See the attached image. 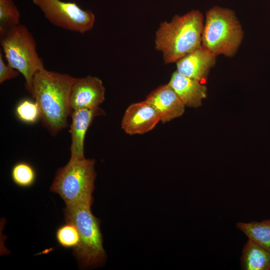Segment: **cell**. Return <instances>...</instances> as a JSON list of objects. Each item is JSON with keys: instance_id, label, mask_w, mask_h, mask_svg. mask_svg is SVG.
Here are the masks:
<instances>
[{"instance_id": "4fadbf2b", "label": "cell", "mask_w": 270, "mask_h": 270, "mask_svg": "<svg viewBox=\"0 0 270 270\" xmlns=\"http://www.w3.org/2000/svg\"><path fill=\"white\" fill-rule=\"evenodd\" d=\"M168 84L173 88L186 106L198 108L207 96V88L200 82L184 76L177 70L172 74Z\"/></svg>"}, {"instance_id": "ac0fdd59", "label": "cell", "mask_w": 270, "mask_h": 270, "mask_svg": "<svg viewBox=\"0 0 270 270\" xmlns=\"http://www.w3.org/2000/svg\"><path fill=\"white\" fill-rule=\"evenodd\" d=\"M58 244L66 248L75 250L79 245L80 238L78 230L72 223L66 222L59 226L56 232Z\"/></svg>"}, {"instance_id": "5b68a950", "label": "cell", "mask_w": 270, "mask_h": 270, "mask_svg": "<svg viewBox=\"0 0 270 270\" xmlns=\"http://www.w3.org/2000/svg\"><path fill=\"white\" fill-rule=\"evenodd\" d=\"M0 38L8 64L24 76L26 88L30 94L34 76L45 69L34 36L25 26L19 24L0 34Z\"/></svg>"}, {"instance_id": "8992f818", "label": "cell", "mask_w": 270, "mask_h": 270, "mask_svg": "<svg viewBox=\"0 0 270 270\" xmlns=\"http://www.w3.org/2000/svg\"><path fill=\"white\" fill-rule=\"evenodd\" d=\"M94 159H70L66 164L60 168L50 190L58 194L66 206L93 200L96 172Z\"/></svg>"}, {"instance_id": "3957f363", "label": "cell", "mask_w": 270, "mask_h": 270, "mask_svg": "<svg viewBox=\"0 0 270 270\" xmlns=\"http://www.w3.org/2000/svg\"><path fill=\"white\" fill-rule=\"evenodd\" d=\"M92 202L93 200L81 202L66 206L64 209L66 222L73 224L78 230L80 244L73 251L77 260L84 266H98L106 258L100 220L93 215L90 209Z\"/></svg>"}, {"instance_id": "7a4b0ae2", "label": "cell", "mask_w": 270, "mask_h": 270, "mask_svg": "<svg viewBox=\"0 0 270 270\" xmlns=\"http://www.w3.org/2000/svg\"><path fill=\"white\" fill-rule=\"evenodd\" d=\"M204 16L193 10L160 23L156 34L155 49L162 52L166 64L178 60L202 45Z\"/></svg>"}, {"instance_id": "7c38bea8", "label": "cell", "mask_w": 270, "mask_h": 270, "mask_svg": "<svg viewBox=\"0 0 270 270\" xmlns=\"http://www.w3.org/2000/svg\"><path fill=\"white\" fill-rule=\"evenodd\" d=\"M104 110L99 107L73 110L69 132L71 134L70 159L82 160L84 156V140L88 128L94 118L102 115Z\"/></svg>"}, {"instance_id": "6da1fadb", "label": "cell", "mask_w": 270, "mask_h": 270, "mask_svg": "<svg viewBox=\"0 0 270 270\" xmlns=\"http://www.w3.org/2000/svg\"><path fill=\"white\" fill-rule=\"evenodd\" d=\"M76 78L46 69L33 78L30 94L39 106L43 125L52 135L68 126L67 118L72 112L70 93Z\"/></svg>"}, {"instance_id": "8fae6325", "label": "cell", "mask_w": 270, "mask_h": 270, "mask_svg": "<svg viewBox=\"0 0 270 270\" xmlns=\"http://www.w3.org/2000/svg\"><path fill=\"white\" fill-rule=\"evenodd\" d=\"M216 56L202 44L176 62V70L200 82L205 80L216 63Z\"/></svg>"}, {"instance_id": "5bb4252c", "label": "cell", "mask_w": 270, "mask_h": 270, "mask_svg": "<svg viewBox=\"0 0 270 270\" xmlns=\"http://www.w3.org/2000/svg\"><path fill=\"white\" fill-rule=\"evenodd\" d=\"M240 258L244 270H270V252L248 238Z\"/></svg>"}, {"instance_id": "9a60e30c", "label": "cell", "mask_w": 270, "mask_h": 270, "mask_svg": "<svg viewBox=\"0 0 270 270\" xmlns=\"http://www.w3.org/2000/svg\"><path fill=\"white\" fill-rule=\"evenodd\" d=\"M236 226L248 238L270 252V219L260 222H238Z\"/></svg>"}, {"instance_id": "ffe728a7", "label": "cell", "mask_w": 270, "mask_h": 270, "mask_svg": "<svg viewBox=\"0 0 270 270\" xmlns=\"http://www.w3.org/2000/svg\"><path fill=\"white\" fill-rule=\"evenodd\" d=\"M18 71L4 62L2 52H0V83L14 78L18 76Z\"/></svg>"}, {"instance_id": "e0dca14e", "label": "cell", "mask_w": 270, "mask_h": 270, "mask_svg": "<svg viewBox=\"0 0 270 270\" xmlns=\"http://www.w3.org/2000/svg\"><path fill=\"white\" fill-rule=\"evenodd\" d=\"M20 13L13 0H0V34L20 24Z\"/></svg>"}, {"instance_id": "9c48e42d", "label": "cell", "mask_w": 270, "mask_h": 270, "mask_svg": "<svg viewBox=\"0 0 270 270\" xmlns=\"http://www.w3.org/2000/svg\"><path fill=\"white\" fill-rule=\"evenodd\" d=\"M160 122L155 108L148 102L133 103L126 109L121 126L124 131L130 135L142 134L152 130Z\"/></svg>"}, {"instance_id": "277c9868", "label": "cell", "mask_w": 270, "mask_h": 270, "mask_svg": "<svg viewBox=\"0 0 270 270\" xmlns=\"http://www.w3.org/2000/svg\"><path fill=\"white\" fill-rule=\"evenodd\" d=\"M244 35L240 22L232 10L215 6L206 12L202 44L216 56H234Z\"/></svg>"}, {"instance_id": "30bf717a", "label": "cell", "mask_w": 270, "mask_h": 270, "mask_svg": "<svg viewBox=\"0 0 270 270\" xmlns=\"http://www.w3.org/2000/svg\"><path fill=\"white\" fill-rule=\"evenodd\" d=\"M145 100L155 108L164 124L182 116L184 112L185 105L168 84L152 91Z\"/></svg>"}, {"instance_id": "2e32d148", "label": "cell", "mask_w": 270, "mask_h": 270, "mask_svg": "<svg viewBox=\"0 0 270 270\" xmlns=\"http://www.w3.org/2000/svg\"><path fill=\"white\" fill-rule=\"evenodd\" d=\"M11 178L15 184L27 188L35 182L36 174L34 168L25 162H20L14 164L11 170Z\"/></svg>"}, {"instance_id": "ba28073f", "label": "cell", "mask_w": 270, "mask_h": 270, "mask_svg": "<svg viewBox=\"0 0 270 270\" xmlns=\"http://www.w3.org/2000/svg\"><path fill=\"white\" fill-rule=\"evenodd\" d=\"M104 95L105 88L98 78L87 76L77 78L70 93L72 112L74 110L98 107L104 101Z\"/></svg>"}, {"instance_id": "d6986e66", "label": "cell", "mask_w": 270, "mask_h": 270, "mask_svg": "<svg viewBox=\"0 0 270 270\" xmlns=\"http://www.w3.org/2000/svg\"><path fill=\"white\" fill-rule=\"evenodd\" d=\"M15 112L18 120L28 124L36 123L40 117L36 102L26 99L21 100L17 104Z\"/></svg>"}, {"instance_id": "52a82bcc", "label": "cell", "mask_w": 270, "mask_h": 270, "mask_svg": "<svg viewBox=\"0 0 270 270\" xmlns=\"http://www.w3.org/2000/svg\"><path fill=\"white\" fill-rule=\"evenodd\" d=\"M46 18L56 26L84 34L94 26L95 16L89 10L81 8L74 2L61 0H32Z\"/></svg>"}]
</instances>
